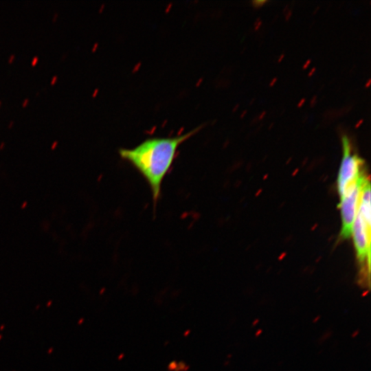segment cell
Segmentation results:
<instances>
[{
	"instance_id": "cell-3",
	"label": "cell",
	"mask_w": 371,
	"mask_h": 371,
	"mask_svg": "<svg viewBox=\"0 0 371 371\" xmlns=\"http://www.w3.org/2000/svg\"><path fill=\"white\" fill-rule=\"evenodd\" d=\"M343 157L341 162L337 186L339 196L353 188L365 176L361 172L363 160L352 153L350 144L346 136L342 137Z\"/></svg>"
},
{
	"instance_id": "cell-1",
	"label": "cell",
	"mask_w": 371,
	"mask_h": 371,
	"mask_svg": "<svg viewBox=\"0 0 371 371\" xmlns=\"http://www.w3.org/2000/svg\"><path fill=\"white\" fill-rule=\"evenodd\" d=\"M201 129L171 137L148 138L131 148L119 150L120 157L129 163L148 183L156 205L164 178L171 169L179 146Z\"/></svg>"
},
{
	"instance_id": "cell-2",
	"label": "cell",
	"mask_w": 371,
	"mask_h": 371,
	"mask_svg": "<svg viewBox=\"0 0 371 371\" xmlns=\"http://www.w3.org/2000/svg\"><path fill=\"white\" fill-rule=\"evenodd\" d=\"M370 185L368 180L363 188L358 212L352 225L355 247L358 260L361 265H367L370 270Z\"/></svg>"
},
{
	"instance_id": "cell-4",
	"label": "cell",
	"mask_w": 371,
	"mask_h": 371,
	"mask_svg": "<svg viewBox=\"0 0 371 371\" xmlns=\"http://www.w3.org/2000/svg\"><path fill=\"white\" fill-rule=\"evenodd\" d=\"M366 178L350 193L340 199L339 207L341 210L342 226L341 236L346 238L352 235V225L359 207L362 191Z\"/></svg>"
}]
</instances>
